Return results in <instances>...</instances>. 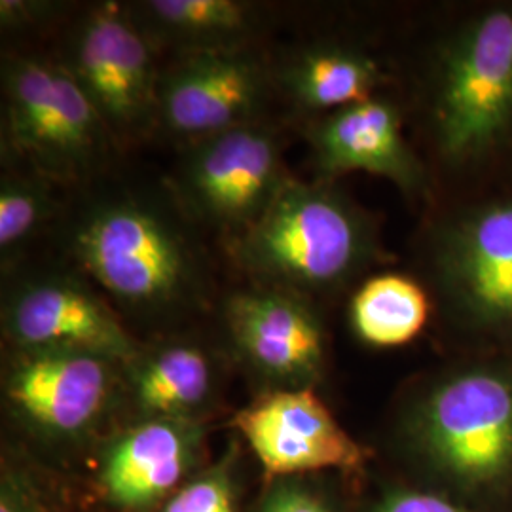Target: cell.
Returning <instances> with one entry per match:
<instances>
[{"label":"cell","mask_w":512,"mask_h":512,"mask_svg":"<svg viewBox=\"0 0 512 512\" xmlns=\"http://www.w3.org/2000/svg\"><path fill=\"white\" fill-rule=\"evenodd\" d=\"M69 251L80 274L124 310L165 315L209 296L200 251L167 211L141 196L88 203L69 232Z\"/></svg>","instance_id":"1"},{"label":"cell","mask_w":512,"mask_h":512,"mask_svg":"<svg viewBox=\"0 0 512 512\" xmlns=\"http://www.w3.org/2000/svg\"><path fill=\"white\" fill-rule=\"evenodd\" d=\"M230 251L255 285L310 300L344 289L378 258V236L363 209L329 181L291 179L266 213L232 239Z\"/></svg>","instance_id":"2"},{"label":"cell","mask_w":512,"mask_h":512,"mask_svg":"<svg viewBox=\"0 0 512 512\" xmlns=\"http://www.w3.org/2000/svg\"><path fill=\"white\" fill-rule=\"evenodd\" d=\"M4 150L54 184L84 183L109 158V129L61 61L10 57L2 69Z\"/></svg>","instance_id":"3"},{"label":"cell","mask_w":512,"mask_h":512,"mask_svg":"<svg viewBox=\"0 0 512 512\" xmlns=\"http://www.w3.org/2000/svg\"><path fill=\"white\" fill-rule=\"evenodd\" d=\"M408 433L442 475L469 492L512 480V370L459 368L431 385L408 418Z\"/></svg>","instance_id":"4"},{"label":"cell","mask_w":512,"mask_h":512,"mask_svg":"<svg viewBox=\"0 0 512 512\" xmlns=\"http://www.w3.org/2000/svg\"><path fill=\"white\" fill-rule=\"evenodd\" d=\"M431 122L450 165L476 162L511 139L512 10L480 12L442 46Z\"/></svg>","instance_id":"5"},{"label":"cell","mask_w":512,"mask_h":512,"mask_svg":"<svg viewBox=\"0 0 512 512\" xmlns=\"http://www.w3.org/2000/svg\"><path fill=\"white\" fill-rule=\"evenodd\" d=\"M291 179L281 141L262 120L188 143L175 194L188 217L236 239Z\"/></svg>","instance_id":"6"},{"label":"cell","mask_w":512,"mask_h":512,"mask_svg":"<svg viewBox=\"0 0 512 512\" xmlns=\"http://www.w3.org/2000/svg\"><path fill=\"white\" fill-rule=\"evenodd\" d=\"M154 50L129 8L101 2L76 23L61 59L118 147L156 129L160 71Z\"/></svg>","instance_id":"7"},{"label":"cell","mask_w":512,"mask_h":512,"mask_svg":"<svg viewBox=\"0 0 512 512\" xmlns=\"http://www.w3.org/2000/svg\"><path fill=\"white\" fill-rule=\"evenodd\" d=\"M429 272L459 323L512 334V198L476 203L442 220L429 238Z\"/></svg>","instance_id":"8"},{"label":"cell","mask_w":512,"mask_h":512,"mask_svg":"<svg viewBox=\"0 0 512 512\" xmlns=\"http://www.w3.org/2000/svg\"><path fill=\"white\" fill-rule=\"evenodd\" d=\"M2 327L21 351H82L129 363L139 348L109 298L63 270L25 275L2 302Z\"/></svg>","instance_id":"9"},{"label":"cell","mask_w":512,"mask_h":512,"mask_svg":"<svg viewBox=\"0 0 512 512\" xmlns=\"http://www.w3.org/2000/svg\"><path fill=\"white\" fill-rule=\"evenodd\" d=\"M274 76L253 48L181 54L160 74L156 128L194 143L262 122Z\"/></svg>","instance_id":"10"},{"label":"cell","mask_w":512,"mask_h":512,"mask_svg":"<svg viewBox=\"0 0 512 512\" xmlns=\"http://www.w3.org/2000/svg\"><path fill=\"white\" fill-rule=\"evenodd\" d=\"M268 476L321 469L355 471L365 450L349 437L311 387L274 389L234 416Z\"/></svg>","instance_id":"11"},{"label":"cell","mask_w":512,"mask_h":512,"mask_svg":"<svg viewBox=\"0 0 512 512\" xmlns=\"http://www.w3.org/2000/svg\"><path fill=\"white\" fill-rule=\"evenodd\" d=\"M224 321L239 355L268 380L291 389L319 376L325 340L308 298L253 283L228 296Z\"/></svg>","instance_id":"12"},{"label":"cell","mask_w":512,"mask_h":512,"mask_svg":"<svg viewBox=\"0 0 512 512\" xmlns=\"http://www.w3.org/2000/svg\"><path fill=\"white\" fill-rule=\"evenodd\" d=\"M107 357L82 351H21L4 393L21 420L50 435H78L101 418L114 385Z\"/></svg>","instance_id":"13"},{"label":"cell","mask_w":512,"mask_h":512,"mask_svg":"<svg viewBox=\"0 0 512 512\" xmlns=\"http://www.w3.org/2000/svg\"><path fill=\"white\" fill-rule=\"evenodd\" d=\"M306 135L321 181L366 171L397 184L408 196L427 192L425 167L404 139L399 110L385 97L374 95L315 116Z\"/></svg>","instance_id":"14"},{"label":"cell","mask_w":512,"mask_h":512,"mask_svg":"<svg viewBox=\"0 0 512 512\" xmlns=\"http://www.w3.org/2000/svg\"><path fill=\"white\" fill-rule=\"evenodd\" d=\"M198 433L188 420L148 418L110 444L103 484L116 505L139 509L175 488Z\"/></svg>","instance_id":"15"},{"label":"cell","mask_w":512,"mask_h":512,"mask_svg":"<svg viewBox=\"0 0 512 512\" xmlns=\"http://www.w3.org/2000/svg\"><path fill=\"white\" fill-rule=\"evenodd\" d=\"M129 14L154 48L179 54L251 48L260 25L255 6L239 0H148Z\"/></svg>","instance_id":"16"},{"label":"cell","mask_w":512,"mask_h":512,"mask_svg":"<svg viewBox=\"0 0 512 512\" xmlns=\"http://www.w3.org/2000/svg\"><path fill=\"white\" fill-rule=\"evenodd\" d=\"M384 82L380 65L370 55L336 42L300 50L279 71V86L294 105L317 116L374 97Z\"/></svg>","instance_id":"17"},{"label":"cell","mask_w":512,"mask_h":512,"mask_svg":"<svg viewBox=\"0 0 512 512\" xmlns=\"http://www.w3.org/2000/svg\"><path fill=\"white\" fill-rule=\"evenodd\" d=\"M129 363H135L131 370L133 399L147 418L188 420L211 395V361L194 344H167L147 357L137 353Z\"/></svg>","instance_id":"18"},{"label":"cell","mask_w":512,"mask_h":512,"mask_svg":"<svg viewBox=\"0 0 512 512\" xmlns=\"http://www.w3.org/2000/svg\"><path fill=\"white\" fill-rule=\"evenodd\" d=\"M357 336L376 348L412 342L427 323V294L410 277L374 275L357 289L349 306Z\"/></svg>","instance_id":"19"},{"label":"cell","mask_w":512,"mask_h":512,"mask_svg":"<svg viewBox=\"0 0 512 512\" xmlns=\"http://www.w3.org/2000/svg\"><path fill=\"white\" fill-rule=\"evenodd\" d=\"M52 181L35 171H4L0 179V264L10 274L42 228L52 220L57 200Z\"/></svg>","instance_id":"20"},{"label":"cell","mask_w":512,"mask_h":512,"mask_svg":"<svg viewBox=\"0 0 512 512\" xmlns=\"http://www.w3.org/2000/svg\"><path fill=\"white\" fill-rule=\"evenodd\" d=\"M164 512H236L230 476L219 469L196 478L171 497Z\"/></svg>","instance_id":"21"},{"label":"cell","mask_w":512,"mask_h":512,"mask_svg":"<svg viewBox=\"0 0 512 512\" xmlns=\"http://www.w3.org/2000/svg\"><path fill=\"white\" fill-rule=\"evenodd\" d=\"M57 10H59L57 2L2 0L0 2V25L4 31L33 29L55 16Z\"/></svg>","instance_id":"22"},{"label":"cell","mask_w":512,"mask_h":512,"mask_svg":"<svg viewBox=\"0 0 512 512\" xmlns=\"http://www.w3.org/2000/svg\"><path fill=\"white\" fill-rule=\"evenodd\" d=\"M376 512H469L458 503L427 492H397L385 497Z\"/></svg>","instance_id":"23"},{"label":"cell","mask_w":512,"mask_h":512,"mask_svg":"<svg viewBox=\"0 0 512 512\" xmlns=\"http://www.w3.org/2000/svg\"><path fill=\"white\" fill-rule=\"evenodd\" d=\"M264 512H330L323 501L317 497L298 490V488H283L268 501Z\"/></svg>","instance_id":"24"},{"label":"cell","mask_w":512,"mask_h":512,"mask_svg":"<svg viewBox=\"0 0 512 512\" xmlns=\"http://www.w3.org/2000/svg\"><path fill=\"white\" fill-rule=\"evenodd\" d=\"M0 512H37L33 495L16 478H6L2 484Z\"/></svg>","instance_id":"25"}]
</instances>
